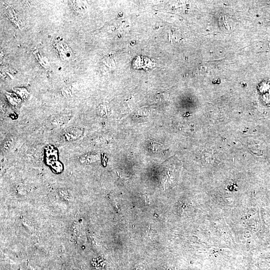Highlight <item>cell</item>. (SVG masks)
Here are the masks:
<instances>
[{"mask_svg": "<svg viewBox=\"0 0 270 270\" xmlns=\"http://www.w3.org/2000/svg\"><path fill=\"white\" fill-rule=\"evenodd\" d=\"M55 47L62 60H67L71 56V50L64 42H57Z\"/></svg>", "mask_w": 270, "mask_h": 270, "instance_id": "6da1fadb", "label": "cell"}, {"mask_svg": "<svg viewBox=\"0 0 270 270\" xmlns=\"http://www.w3.org/2000/svg\"><path fill=\"white\" fill-rule=\"evenodd\" d=\"M73 7L79 12H83L87 9V3L83 1H72Z\"/></svg>", "mask_w": 270, "mask_h": 270, "instance_id": "7a4b0ae2", "label": "cell"}, {"mask_svg": "<svg viewBox=\"0 0 270 270\" xmlns=\"http://www.w3.org/2000/svg\"><path fill=\"white\" fill-rule=\"evenodd\" d=\"M69 132H67L66 134L67 138L69 140H74L75 138H79V130H71Z\"/></svg>", "mask_w": 270, "mask_h": 270, "instance_id": "3957f363", "label": "cell"}, {"mask_svg": "<svg viewBox=\"0 0 270 270\" xmlns=\"http://www.w3.org/2000/svg\"><path fill=\"white\" fill-rule=\"evenodd\" d=\"M10 147V142H7L4 145V148H5L6 149H9Z\"/></svg>", "mask_w": 270, "mask_h": 270, "instance_id": "277c9868", "label": "cell"}]
</instances>
